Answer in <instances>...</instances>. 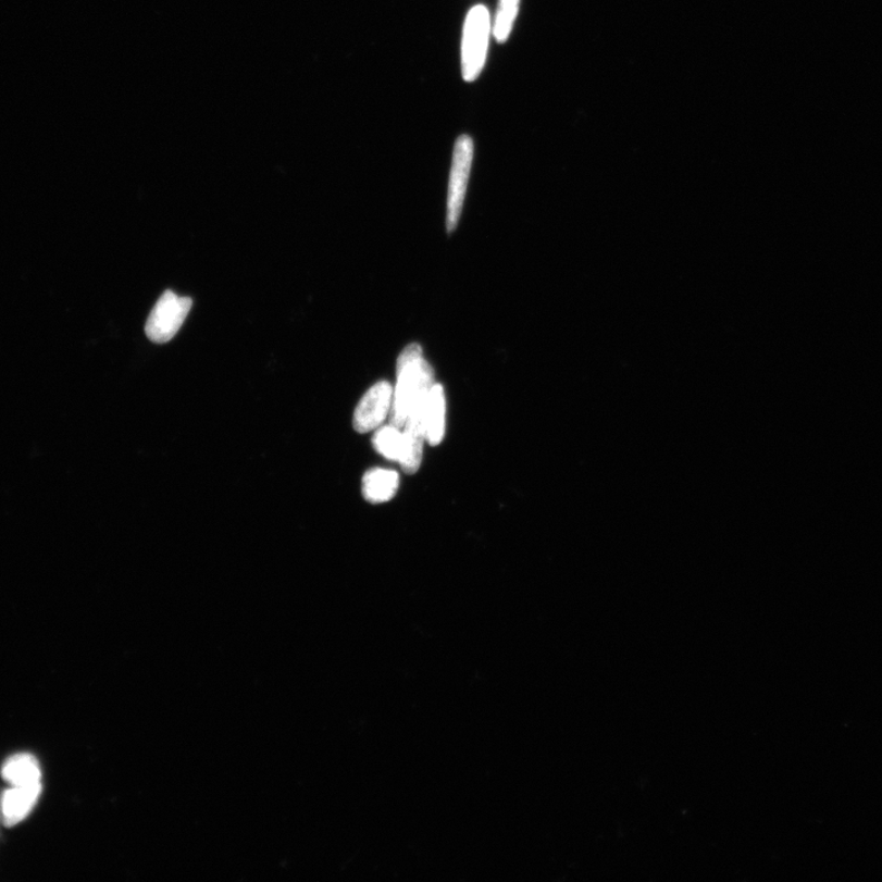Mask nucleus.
Instances as JSON below:
<instances>
[{
    "instance_id": "obj_1",
    "label": "nucleus",
    "mask_w": 882,
    "mask_h": 882,
    "mask_svg": "<svg viewBox=\"0 0 882 882\" xmlns=\"http://www.w3.org/2000/svg\"><path fill=\"white\" fill-rule=\"evenodd\" d=\"M397 384L393 395L390 424L403 428L411 412L428 397L435 384L433 368L423 360L422 347L411 344L397 360Z\"/></svg>"
},
{
    "instance_id": "obj_2",
    "label": "nucleus",
    "mask_w": 882,
    "mask_h": 882,
    "mask_svg": "<svg viewBox=\"0 0 882 882\" xmlns=\"http://www.w3.org/2000/svg\"><path fill=\"white\" fill-rule=\"evenodd\" d=\"M493 23L488 8L483 4L470 9L464 18L461 44V70L464 82L472 83L486 65Z\"/></svg>"
},
{
    "instance_id": "obj_3",
    "label": "nucleus",
    "mask_w": 882,
    "mask_h": 882,
    "mask_svg": "<svg viewBox=\"0 0 882 882\" xmlns=\"http://www.w3.org/2000/svg\"><path fill=\"white\" fill-rule=\"evenodd\" d=\"M192 307L189 297H181L166 290L154 305L148 319L145 333L151 341L166 344L177 335Z\"/></svg>"
},
{
    "instance_id": "obj_4",
    "label": "nucleus",
    "mask_w": 882,
    "mask_h": 882,
    "mask_svg": "<svg viewBox=\"0 0 882 882\" xmlns=\"http://www.w3.org/2000/svg\"><path fill=\"white\" fill-rule=\"evenodd\" d=\"M473 140L469 135H461L455 142L448 196V232L457 228L461 216L473 161Z\"/></svg>"
},
{
    "instance_id": "obj_5",
    "label": "nucleus",
    "mask_w": 882,
    "mask_h": 882,
    "mask_svg": "<svg viewBox=\"0 0 882 882\" xmlns=\"http://www.w3.org/2000/svg\"><path fill=\"white\" fill-rule=\"evenodd\" d=\"M393 386L387 382L376 383L365 393L358 403L353 426L358 433L372 432L383 424L390 413L393 405Z\"/></svg>"
},
{
    "instance_id": "obj_6",
    "label": "nucleus",
    "mask_w": 882,
    "mask_h": 882,
    "mask_svg": "<svg viewBox=\"0 0 882 882\" xmlns=\"http://www.w3.org/2000/svg\"><path fill=\"white\" fill-rule=\"evenodd\" d=\"M428 399V397H426ZM425 399V401H426ZM425 401L415 407L403 426V447L400 464L405 473L413 474L420 470L425 440L424 407Z\"/></svg>"
},
{
    "instance_id": "obj_7",
    "label": "nucleus",
    "mask_w": 882,
    "mask_h": 882,
    "mask_svg": "<svg viewBox=\"0 0 882 882\" xmlns=\"http://www.w3.org/2000/svg\"><path fill=\"white\" fill-rule=\"evenodd\" d=\"M41 792L42 783L7 791L2 799L4 825L11 828L25 820L36 806Z\"/></svg>"
},
{
    "instance_id": "obj_8",
    "label": "nucleus",
    "mask_w": 882,
    "mask_h": 882,
    "mask_svg": "<svg viewBox=\"0 0 882 882\" xmlns=\"http://www.w3.org/2000/svg\"><path fill=\"white\" fill-rule=\"evenodd\" d=\"M445 413H447V401H445L443 386L434 384L424 407L425 440L432 447H436L444 439Z\"/></svg>"
},
{
    "instance_id": "obj_9",
    "label": "nucleus",
    "mask_w": 882,
    "mask_h": 882,
    "mask_svg": "<svg viewBox=\"0 0 882 882\" xmlns=\"http://www.w3.org/2000/svg\"><path fill=\"white\" fill-rule=\"evenodd\" d=\"M2 777L12 787L34 786L41 783L40 762L32 754H16L5 761Z\"/></svg>"
},
{
    "instance_id": "obj_10",
    "label": "nucleus",
    "mask_w": 882,
    "mask_h": 882,
    "mask_svg": "<svg viewBox=\"0 0 882 882\" xmlns=\"http://www.w3.org/2000/svg\"><path fill=\"white\" fill-rule=\"evenodd\" d=\"M400 477L397 472L384 469L368 471L363 477V496L373 504L389 501L399 489Z\"/></svg>"
},
{
    "instance_id": "obj_11",
    "label": "nucleus",
    "mask_w": 882,
    "mask_h": 882,
    "mask_svg": "<svg viewBox=\"0 0 882 882\" xmlns=\"http://www.w3.org/2000/svg\"><path fill=\"white\" fill-rule=\"evenodd\" d=\"M374 448L384 458L392 461H400L403 447V433L394 425L383 426L377 430L373 439Z\"/></svg>"
},
{
    "instance_id": "obj_12",
    "label": "nucleus",
    "mask_w": 882,
    "mask_h": 882,
    "mask_svg": "<svg viewBox=\"0 0 882 882\" xmlns=\"http://www.w3.org/2000/svg\"><path fill=\"white\" fill-rule=\"evenodd\" d=\"M520 0H499L493 23V35L497 42L506 44L519 14Z\"/></svg>"
}]
</instances>
